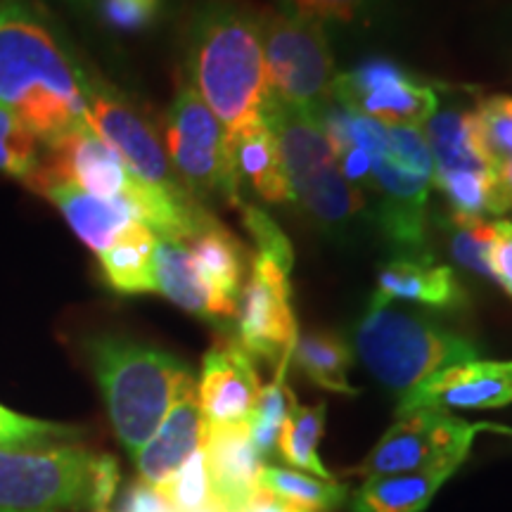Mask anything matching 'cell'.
<instances>
[{"label": "cell", "mask_w": 512, "mask_h": 512, "mask_svg": "<svg viewBox=\"0 0 512 512\" xmlns=\"http://www.w3.org/2000/svg\"><path fill=\"white\" fill-rule=\"evenodd\" d=\"M117 486V460L86 446L0 448V512H98Z\"/></svg>", "instance_id": "obj_4"}, {"label": "cell", "mask_w": 512, "mask_h": 512, "mask_svg": "<svg viewBox=\"0 0 512 512\" xmlns=\"http://www.w3.org/2000/svg\"><path fill=\"white\" fill-rule=\"evenodd\" d=\"M261 377L254 358L240 347L238 339H223L202 358L197 382V403L207 427L247 425L259 401Z\"/></svg>", "instance_id": "obj_14"}, {"label": "cell", "mask_w": 512, "mask_h": 512, "mask_svg": "<svg viewBox=\"0 0 512 512\" xmlns=\"http://www.w3.org/2000/svg\"><path fill=\"white\" fill-rule=\"evenodd\" d=\"M67 3H83V0H67Z\"/></svg>", "instance_id": "obj_45"}, {"label": "cell", "mask_w": 512, "mask_h": 512, "mask_svg": "<svg viewBox=\"0 0 512 512\" xmlns=\"http://www.w3.org/2000/svg\"><path fill=\"white\" fill-rule=\"evenodd\" d=\"M354 347L368 373L399 396L439 370L479 358L470 337L446 330L432 318L377 302H370L356 325Z\"/></svg>", "instance_id": "obj_5"}, {"label": "cell", "mask_w": 512, "mask_h": 512, "mask_svg": "<svg viewBox=\"0 0 512 512\" xmlns=\"http://www.w3.org/2000/svg\"><path fill=\"white\" fill-rule=\"evenodd\" d=\"M29 185L41 195H46L62 211V216L79 235V240L95 254H100L110 245L128 223L136 221V214L124 197L102 200V197H95L72 183L50 181V178H36Z\"/></svg>", "instance_id": "obj_18"}, {"label": "cell", "mask_w": 512, "mask_h": 512, "mask_svg": "<svg viewBox=\"0 0 512 512\" xmlns=\"http://www.w3.org/2000/svg\"><path fill=\"white\" fill-rule=\"evenodd\" d=\"M387 136V150L373 159L368 188L380 195L377 219L384 235L406 252H420L434 159L420 126H387Z\"/></svg>", "instance_id": "obj_7"}, {"label": "cell", "mask_w": 512, "mask_h": 512, "mask_svg": "<svg viewBox=\"0 0 512 512\" xmlns=\"http://www.w3.org/2000/svg\"><path fill=\"white\" fill-rule=\"evenodd\" d=\"M287 370H290V361H283L280 366H275L273 382L261 389L259 401H256L254 411L247 420L249 439H252V444L261 458L271 456L273 448L278 446L280 430H283V422L287 413H290L294 394L285 384Z\"/></svg>", "instance_id": "obj_30"}, {"label": "cell", "mask_w": 512, "mask_h": 512, "mask_svg": "<svg viewBox=\"0 0 512 512\" xmlns=\"http://www.w3.org/2000/svg\"><path fill=\"white\" fill-rule=\"evenodd\" d=\"M472 133L489 169L512 159V95H491L472 110Z\"/></svg>", "instance_id": "obj_31"}, {"label": "cell", "mask_w": 512, "mask_h": 512, "mask_svg": "<svg viewBox=\"0 0 512 512\" xmlns=\"http://www.w3.org/2000/svg\"><path fill=\"white\" fill-rule=\"evenodd\" d=\"M166 152L185 188L238 207L240 181L226 150V131L190 81H181L166 117Z\"/></svg>", "instance_id": "obj_8"}, {"label": "cell", "mask_w": 512, "mask_h": 512, "mask_svg": "<svg viewBox=\"0 0 512 512\" xmlns=\"http://www.w3.org/2000/svg\"><path fill=\"white\" fill-rule=\"evenodd\" d=\"M121 512H174L166 498L159 494L157 486L140 482L128 486L124 501H121Z\"/></svg>", "instance_id": "obj_42"}, {"label": "cell", "mask_w": 512, "mask_h": 512, "mask_svg": "<svg viewBox=\"0 0 512 512\" xmlns=\"http://www.w3.org/2000/svg\"><path fill=\"white\" fill-rule=\"evenodd\" d=\"M242 512H313V510L304 508V505L287 501V498L275 496L266 489H256L254 494L249 496V501L245 503Z\"/></svg>", "instance_id": "obj_43"}, {"label": "cell", "mask_w": 512, "mask_h": 512, "mask_svg": "<svg viewBox=\"0 0 512 512\" xmlns=\"http://www.w3.org/2000/svg\"><path fill=\"white\" fill-rule=\"evenodd\" d=\"M280 10L292 12L318 24L356 27L368 24L380 15L387 0H278Z\"/></svg>", "instance_id": "obj_35"}, {"label": "cell", "mask_w": 512, "mask_h": 512, "mask_svg": "<svg viewBox=\"0 0 512 512\" xmlns=\"http://www.w3.org/2000/svg\"><path fill=\"white\" fill-rule=\"evenodd\" d=\"M332 102L349 107L382 126H420L439 110L432 86L389 57L373 55L347 74H337Z\"/></svg>", "instance_id": "obj_10"}, {"label": "cell", "mask_w": 512, "mask_h": 512, "mask_svg": "<svg viewBox=\"0 0 512 512\" xmlns=\"http://www.w3.org/2000/svg\"><path fill=\"white\" fill-rule=\"evenodd\" d=\"M195 512H221V510H219V508H216V505H214V503H211V505H209V508H202V510H195Z\"/></svg>", "instance_id": "obj_44"}, {"label": "cell", "mask_w": 512, "mask_h": 512, "mask_svg": "<svg viewBox=\"0 0 512 512\" xmlns=\"http://www.w3.org/2000/svg\"><path fill=\"white\" fill-rule=\"evenodd\" d=\"M238 209H240L242 223H245L249 235H252L256 254L275 261V264L283 266L285 271L290 273L294 264V252H292L290 240H287V235L280 230L278 223H275L264 209L254 207V204L240 202Z\"/></svg>", "instance_id": "obj_38"}, {"label": "cell", "mask_w": 512, "mask_h": 512, "mask_svg": "<svg viewBox=\"0 0 512 512\" xmlns=\"http://www.w3.org/2000/svg\"><path fill=\"white\" fill-rule=\"evenodd\" d=\"M202 448L214 505L221 512H242L249 496L259 489L264 467V458L249 439L247 425H204Z\"/></svg>", "instance_id": "obj_16"}, {"label": "cell", "mask_w": 512, "mask_h": 512, "mask_svg": "<svg viewBox=\"0 0 512 512\" xmlns=\"http://www.w3.org/2000/svg\"><path fill=\"white\" fill-rule=\"evenodd\" d=\"M489 171H434V185L451 204V214L484 216L489 197Z\"/></svg>", "instance_id": "obj_37"}, {"label": "cell", "mask_w": 512, "mask_h": 512, "mask_svg": "<svg viewBox=\"0 0 512 512\" xmlns=\"http://www.w3.org/2000/svg\"><path fill=\"white\" fill-rule=\"evenodd\" d=\"M102 280L119 294L157 292V235L145 223L133 221L98 254Z\"/></svg>", "instance_id": "obj_24"}, {"label": "cell", "mask_w": 512, "mask_h": 512, "mask_svg": "<svg viewBox=\"0 0 512 512\" xmlns=\"http://www.w3.org/2000/svg\"><path fill=\"white\" fill-rule=\"evenodd\" d=\"M460 467L456 460L439 463L399 475L366 477V484L351 494L349 512H422L446 479Z\"/></svg>", "instance_id": "obj_22"}, {"label": "cell", "mask_w": 512, "mask_h": 512, "mask_svg": "<svg viewBox=\"0 0 512 512\" xmlns=\"http://www.w3.org/2000/svg\"><path fill=\"white\" fill-rule=\"evenodd\" d=\"M512 403V361H475L444 368L415 384L399 401L396 415L432 411H489Z\"/></svg>", "instance_id": "obj_13"}, {"label": "cell", "mask_w": 512, "mask_h": 512, "mask_svg": "<svg viewBox=\"0 0 512 512\" xmlns=\"http://www.w3.org/2000/svg\"><path fill=\"white\" fill-rule=\"evenodd\" d=\"M294 202L304 214L330 233H342L366 211V197L342 176L337 162L318 166L316 171L292 181Z\"/></svg>", "instance_id": "obj_23"}, {"label": "cell", "mask_w": 512, "mask_h": 512, "mask_svg": "<svg viewBox=\"0 0 512 512\" xmlns=\"http://www.w3.org/2000/svg\"><path fill=\"white\" fill-rule=\"evenodd\" d=\"M486 430L512 434L491 422H467L432 408L399 415V420L382 434V439L354 472L366 477L399 475V472L422 470L439 460H456L463 465L470 456L472 441Z\"/></svg>", "instance_id": "obj_9"}, {"label": "cell", "mask_w": 512, "mask_h": 512, "mask_svg": "<svg viewBox=\"0 0 512 512\" xmlns=\"http://www.w3.org/2000/svg\"><path fill=\"white\" fill-rule=\"evenodd\" d=\"M86 356L114 432L131 458H136L183 387L195 382V377L169 351L119 335L88 337Z\"/></svg>", "instance_id": "obj_3"}, {"label": "cell", "mask_w": 512, "mask_h": 512, "mask_svg": "<svg viewBox=\"0 0 512 512\" xmlns=\"http://www.w3.org/2000/svg\"><path fill=\"white\" fill-rule=\"evenodd\" d=\"M98 512H107V510H98Z\"/></svg>", "instance_id": "obj_46"}, {"label": "cell", "mask_w": 512, "mask_h": 512, "mask_svg": "<svg viewBox=\"0 0 512 512\" xmlns=\"http://www.w3.org/2000/svg\"><path fill=\"white\" fill-rule=\"evenodd\" d=\"M413 302L430 309H460L467 302L463 285L453 268L437 266L432 256L394 259L377 273L373 302Z\"/></svg>", "instance_id": "obj_19"}, {"label": "cell", "mask_w": 512, "mask_h": 512, "mask_svg": "<svg viewBox=\"0 0 512 512\" xmlns=\"http://www.w3.org/2000/svg\"><path fill=\"white\" fill-rule=\"evenodd\" d=\"M86 100L91 128L124 159L131 174L174 195H192L178 178L152 128L128 102L110 88L98 86L91 76H86Z\"/></svg>", "instance_id": "obj_12"}, {"label": "cell", "mask_w": 512, "mask_h": 512, "mask_svg": "<svg viewBox=\"0 0 512 512\" xmlns=\"http://www.w3.org/2000/svg\"><path fill=\"white\" fill-rule=\"evenodd\" d=\"M323 430H325V403L302 406V403L297 401V396H294L290 413H287L283 430H280L278 451L292 470H299V472H306V475L335 482L332 472L323 465V460L318 456V444L320 439H323Z\"/></svg>", "instance_id": "obj_28"}, {"label": "cell", "mask_w": 512, "mask_h": 512, "mask_svg": "<svg viewBox=\"0 0 512 512\" xmlns=\"http://www.w3.org/2000/svg\"><path fill=\"white\" fill-rule=\"evenodd\" d=\"M157 489L174 512H195L209 508V505L214 503V498H211L204 448H197V451L185 460L181 470H178L169 482L157 486Z\"/></svg>", "instance_id": "obj_36"}, {"label": "cell", "mask_w": 512, "mask_h": 512, "mask_svg": "<svg viewBox=\"0 0 512 512\" xmlns=\"http://www.w3.org/2000/svg\"><path fill=\"white\" fill-rule=\"evenodd\" d=\"M297 368L325 392L356 396L358 389L349 382L351 349L335 332L311 330L297 337L292 349Z\"/></svg>", "instance_id": "obj_26"}, {"label": "cell", "mask_w": 512, "mask_h": 512, "mask_svg": "<svg viewBox=\"0 0 512 512\" xmlns=\"http://www.w3.org/2000/svg\"><path fill=\"white\" fill-rule=\"evenodd\" d=\"M188 74L223 131L261 119L271 93L261 36V12L228 0H207L188 27Z\"/></svg>", "instance_id": "obj_2"}, {"label": "cell", "mask_w": 512, "mask_h": 512, "mask_svg": "<svg viewBox=\"0 0 512 512\" xmlns=\"http://www.w3.org/2000/svg\"><path fill=\"white\" fill-rule=\"evenodd\" d=\"M95 10L107 29L117 34H143L164 12V0H95Z\"/></svg>", "instance_id": "obj_39"}, {"label": "cell", "mask_w": 512, "mask_h": 512, "mask_svg": "<svg viewBox=\"0 0 512 512\" xmlns=\"http://www.w3.org/2000/svg\"><path fill=\"white\" fill-rule=\"evenodd\" d=\"M0 102L43 145L91 126L86 74L53 24L24 0H0Z\"/></svg>", "instance_id": "obj_1"}, {"label": "cell", "mask_w": 512, "mask_h": 512, "mask_svg": "<svg viewBox=\"0 0 512 512\" xmlns=\"http://www.w3.org/2000/svg\"><path fill=\"white\" fill-rule=\"evenodd\" d=\"M259 489H266L275 496L304 505V508L313 512H332L342 508V503L349 498L347 486L275 465L261 467Z\"/></svg>", "instance_id": "obj_29"}, {"label": "cell", "mask_w": 512, "mask_h": 512, "mask_svg": "<svg viewBox=\"0 0 512 512\" xmlns=\"http://www.w3.org/2000/svg\"><path fill=\"white\" fill-rule=\"evenodd\" d=\"M264 60L271 93L306 114L320 117L332 102L335 55L323 24L287 10L261 12Z\"/></svg>", "instance_id": "obj_6"}, {"label": "cell", "mask_w": 512, "mask_h": 512, "mask_svg": "<svg viewBox=\"0 0 512 512\" xmlns=\"http://www.w3.org/2000/svg\"><path fill=\"white\" fill-rule=\"evenodd\" d=\"M185 247L195 261L197 273L209 287L216 302L223 306L230 320L238 316V302L242 285H245V268L252 264L247 247L223 228L219 221H214L195 238L185 240Z\"/></svg>", "instance_id": "obj_21"}, {"label": "cell", "mask_w": 512, "mask_h": 512, "mask_svg": "<svg viewBox=\"0 0 512 512\" xmlns=\"http://www.w3.org/2000/svg\"><path fill=\"white\" fill-rule=\"evenodd\" d=\"M226 150L238 181H247L268 204L292 202V185L287 181L278 143L264 117L249 121L226 136Z\"/></svg>", "instance_id": "obj_20"}, {"label": "cell", "mask_w": 512, "mask_h": 512, "mask_svg": "<svg viewBox=\"0 0 512 512\" xmlns=\"http://www.w3.org/2000/svg\"><path fill=\"white\" fill-rule=\"evenodd\" d=\"M491 275L494 283L505 290L512 299V223L496 221L494 223V242H491Z\"/></svg>", "instance_id": "obj_40"}, {"label": "cell", "mask_w": 512, "mask_h": 512, "mask_svg": "<svg viewBox=\"0 0 512 512\" xmlns=\"http://www.w3.org/2000/svg\"><path fill=\"white\" fill-rule=\"evenodd\" d=\"M204 418L197 403V384L190 382L178 394L169 408L162 425L147 439L133 458L138 465L140 479L152 486H162L176 475L192 453L202 446Z\"/></svg>", "instance_id": "obj_17"}, {"label": "cell", "mask_w": 512, "mask_h": 512, "mask_svg": "<svg viewBox=\"0 0 512 512\" xmlns=\"http://www.w3.org/2000/svg\"><path fill=\"white\" fill-rule=\"evenodd\" d=\"M155 278L157 292L174 302L178 309L188 311L190 316L211 320V323L230 320L209 287L204 285L183 240L157 238Z\"/></svg>", "instance_id": "obj_25"}, {"label": "cell", "mask_w": 512, "mask_h": 512, "mask_svg": "<svg viewBox=\"0 0 512 512\" xmlns=\"http://www.w3.org/2000/svg\"><path fill=\"white\" fill-rule=\"evenodd\" d=\"M512 209V159L489 171V197L486 214H505Z\"/></svg>", "instance_id": "obj_41"}, {"label": "cell", "mask_w": 512, "mask_h": 512, "mask_svg": "<svg viewBox=\"0 0 512 512\" xmlns=\"http://www.w3.org/2000/svg\"><path fill=\"white\" fill-rule=\"evenodd\" d=\"M430 145L434 171H486L489 164L479 155L475 133H472V112L437 110L422 126Z\"/></svg>", "instance_id": "obj_27"}, {"label": "cell", "mask_w": 512, "mask_h": 512, "mask_svg": "<svg viewBox=\"0 0 512 512\" xmlns=\"http://www.w3.org/2000/svg\"><path fill=\"white\" fill-rule=\"evenodd\" d=\"M46 147L48 157L41 159V166L31 181L36 178L67 181L102 200L124 197L131 171L91 126L76 128Z\"/></svg>", "instance_id": "obj_15"}, {"label": "cell", "mask_w": 512, "mask_h": 512, "mask_svg": "<svg viewBox=\"0 0 512 512\" xmlns=\"http://www.w3.org/2000/svg\"><path fill=\"white\" fill-rule=\"evenodd\" d=\"M41 140L17 117L12 107L0 102V174L29 185L41 166Z\"/></svg>", "instance_id": "obj_32"}, {"label": "cell", "mask_w": 512, "mask_h": 512, "mask_svg": "<svg viewBox=\"0 0 512 512\" xmlns=\"http://www.w3.org/2000/svg\"><path fill=\"white\" fill-rule=\"evenodd\" d=\"M79 437V427L34 420L0 406V448H43L55 444H74Z\"/></svg>", "instance_id": "obj_34"}, {"label": "cell", "mask_w": 512, "mask_h": 512, "mask_svg": "<svg viewBox=\"0 0 512 512\" xmlns=\"http://www.w3.org/2000/svg\"><path fill=\"white\" fill-rule=\"evenodd\" d=\"M238 342L254 361L292 363L299 325L292 309L290 273L266 256L254 254L238 302Z\"/></svg>", "instance_id": "obj_11"}, {"label": "cell", "mask_w": 512, "mask_h": 512, "mask_svg": "<svg viewBox=\"0 0 512 512\" xmlns=\"http://www.w3.org/2000/svg\"><path fill=\"white\" fill-rule=\"evenodd\" d=\"M448 249L456 264L467 268L479 278L494 280L491 275V242H494V223H486L484 216L451 214L448 219Z\"/></svg>", "instance_id": "obj_33"}]
</instances>
